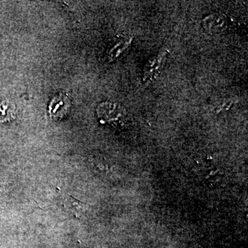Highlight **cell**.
I'll use <instances>...</instances> for the list:
<instances>
[{
    "mask_svg": "<svg viewBox=\"0 0 248 248\" xmlns=\"http://www.w3.org/2000/svg\"><path fill=\"white\" fill-rule=\"evenodd\" d=\"M202 24L205 30L213 33H218L226 29L227 19L223 15H210L203 19Z\"/></svg>",
    "mask_w": 248,
    "mask_h": 248,
    "instance_id": "1",
    "label": "cell"
},
{
    "mask_svg": "<svg viewBox=\"0 0 248 248\" xmlns=\"http://www.w3.org/2000/svg\"><path fill=\"white\" fill-rule=\"evenodd\" d=\"M130 43H131L130 41L120 42V43L117 44L115 46L111 49L110 53L108 54V58L110 59V61H113L115 59L117 58L122 52L125 50V48H128Z\"/></svg>",
    "mask_w": 248,
    "mask_h": 248,
    "instance_id": "4",
    "label": "cell"
},
{
    "mask_svg": "<svg viewBox=\"0 0 248 248\" xmlns=\"http://www.w3.org/2000/svg\"><path fill=\"white\" fill-rule=\"evenodd\" d=\"M101 110L104 112H109V113H99V117H102V120L105 121L108 123H115L117 121L120 120V117H122V110L117 107H113V108H102Z\"/></svg>",
    "mask_w": 248,
    "mask_h": 248,
    "instance_id": "3",
    "label": "cell"
},
{
    "mask_svg": "<svg viewBox=\"0 0 248 248\" xmlns=\"http://www.w3.org/2000/svg\"><path fill=\"white\" fill-rule=\"evenodd\" d=\"M166 52H161L158 56L153 58L147 63L144 68V75H143L144 81L152 79L157 74L160 68L163 66V63L166 60Z\"/></svg>",
    "mask_w": 248,
    "mask_h": 248,
    "instance_id": "2",
    "label": "cell"
}]
</instances>
